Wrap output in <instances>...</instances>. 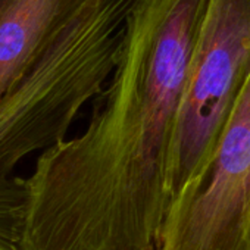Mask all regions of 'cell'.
Here are the masks:
<instances>
[{
  "instance_id": "obj_6",
  "label": "cell",
  "mask_w": 250,
  "mask_h": 250,
  "mask_svg": "<svg viewBox=\"0 0 250 250\" xmlns=\"http://www.w3.org/2000/svg\"><path fill=\"white\" fill-rule=\"evenodd\" d=\"M142 250H161V247H159V241L152 243V244L146 246V247H145V249H142Z\"/></svg>"
},
{
  "instance_id": "obj_1",
  "label": "cell",
  "mask_w": 250,
  "mask_h": 250,
  "mask_svg": "<svg viewBox=\"0 0 250 250\" xmlns=\"http://www.w3.org/2000/svg\"><path fill=\"white\" fill-rule=\"evenodd\" d=\"M208 0H133L116 66L84 133L25 178L22 250H142L168 215L187 69Z\"/></svg>"
},
{
  "instance_id": "obj_2",
  "label": "cell",
  "mask_w": 250,
  "mask_h": 250,
  "mask_svg": "<svg viewBox=\"0 0 250 250\" xmlns=\"http://www.w3.org/2000/svg\"><path fill=\"white\" fill-rule=\"evenodd\" d=\"M133 0H0V180L107 84Z\"/></svg>"
},
{
  "instance_id": "obj_5",
  "label": "cell",
  "mask_w": 250,
  "mask_h": 250,
  "mask_svg": "<svg viewBox=\"0 0 250 250\" xmlns=\"http://www.w3.org/2000/svg\"><path fill=\"white\" fill-rule=\"evenodd\" d=\"M25 209V178L0 180V250H22Z\"/></svg>"
},
{
  "instance_id": "obj_3",
  "label": "cell",
  "mask_w": 250,
  "mask_h": 250,
  "mask_svg": "<svg viewBox=\"0 0 250 250\" xmlns=\"http://www.w3.org/2000/svg\"><path fill=\"white\" fill-rule=\"evenodd\" d=\"M249 77L250 0H208L175 128L172 200L205 169Z\"/></svg>"
},
{
  "instance_id": "obj_4",
  "label": "cell",
  "mask_w": 250,
  "mask_h": 250,
  "mask_svg": "<svg viewBox=\"0 0 250 250\" xmlns=\"http://www.w3.org/2000/svg\"><path fill=\"white\" fill-rule=\"evenodd\" d=\"M161 250H250V77L200 175L171 203Z\"/></svg>"
}]
</instances>
